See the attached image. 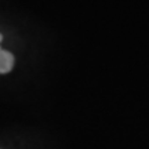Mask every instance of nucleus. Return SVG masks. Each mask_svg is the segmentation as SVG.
Segmentation results:
<instances>
[{
	"instance_id": "1",
	"label": "nucleus",
	"mask_w": 149,
	"mask_h": 149,
	"mask_svg": "<svg viewBox=\"0 0 149 149\" xmlns=\"http://www.w3.org/2000/svg\"><path fill=\"white\" fill-rule=\"evenodd\" d=\"M14 66V55L0 48V73H8Z\"/></svg>"
},
{
	"instance_id": "2",
	"label": "nucleus",
	"mask_w": 149,
	"mask_h": 149,
	"mask_svg": "<svg viewBox=\"0 0 149 149\" xmlns=\"http://www.w3.org/2000/svg\"><path fill=\"white\" fill-rule=\"evenodd\" d=\"M1 40H3V36H1V33H0V42H1Z\"/></svg>"
}]
</instances>
